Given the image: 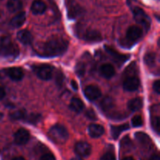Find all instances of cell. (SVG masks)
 I'll use <instances>...</instances> for the list:
<instances>
[{
    "label": "cell",
    "mask_w": 160,
    "mask_h": 160,
    "mask_svg": "<svg viewBox=\"0 0 160 160\" xmlns=\"http://www.w3.org/2000/svg\"><path fill=\"white\" fill-rule=\"evenodd\" d=\"M68 48V42L63 38H55L45 42L42 46V54L48 57H56L63 54Z\"/></svg>",
    "instance_id": "6da1fadb"
},
{
    "label": "cell",
    "mask_w": 160,
    "mask_h": 160,
    "mask_svg": "<svg viewBox=\"0 0 160 160\" xmlns=\"http://www.w3.org/2000/svg\"><path fill=\"white\" fill-rule=\"evenodd\" d=\"M20 50L18 46L9 37H2L0 38V56L6 59H15L19 56Z\"/></svg>",
    "instance_id": "7a4b0ae2"
},
{
    "label": "cell",
    "mask_w": 160,
    "mask_h": 160,
    "mask_svg": "<svg viewBox=\"0 0 160 160\" xmlns=\"http://www.w3.org/2000/svg\"><path fill=\"white\" fill-rule=\"evenodd\" d=\"M50 140L56 144H64L69 138V134L66 128L60 124H56L50 128L48 132Z\"/></svg>",
    "instance_id": "3957f363"
},
{
    "label": "cell",
    "mask_w": 160,
    "mask_h": 160,
    "mask_svg": "<svg viewBox=\"0 0 160 160\" xmlns=\"http://www.w3.org/2000/svg\"><path fill=\"white\" fill-rule=\"evenodd\" d=\"M133 15L135 21L142 25L146 31H148L151 27V19L146 14V12L140 7H134L133 9Z\"/></svg>",
    "instance_id": "277c9868"
},
{
    "label": "cell",
    "mask_w": 160,
    "mask_h": 160,
    "mask_svg": "<svg viewBox=\"0 0 160 160\" xmlns=\"http://www.w3.org/2000/svg\"><path fill=\"white\" fill-rule=\"evenodd\" d=\"M33 70L36 76L43 81H48L52 78L53 67L48 64H39L33 66Z\"/></svg>",
    "instance_id": "5b68a950"
},
{
    "label": "cell",
    "mask_w": 160,
    "mask_h": 160,
    "mask_svg": "<svg viewBox=\"0 0 160 160\" xmlns=\"http://www.w3.org/2000/svg\"><path fill=\"white\" fill-rule=\"evenodd\" d=\"M80 37L84 41L87 42H99L102 40V35L98 31L92 29H86L84 31H81L80 34Z\"/></svg>",
    "instance_id": "8992f818"
},
{
    "label": "cell",
    "mask_w": 160,
    "mask_h": 160,
    "mask_svg": "<svg viewBox=\"0 0 160 160\" xmlns=\"http://www.w3.org/2000/svg\"><path fill=\"white\" fill-rule=\"evenodd\" d=\"M74 151L76 154L80 157H88L92 153V147L88 142H80L75 145Z\"/></svg>",
    "instance_id": "52a82bcc"
},
{
    "label": "cell",
    "mask_w": 160,
    "mask_h": 160,
    "mask_svg": "<svg viewBox=\"0 0 160 160\" xmlns=\"http://www.w3.org/2000/svg\"><path fill=\"white\" fill-rule=\"evenodd\" d=\"M84 94L89 101H95L101 97L102 92L98 86L88 85L84 88Z\"/></svg>",
    "instance_id": "ba28073f"
},
{
    "label": "cell",
    "mask_w": 160,
    "mask_h": 160,
    "mask_svg": "<svg viewBox=\"0 0 160 160\" xmlns=\"http://www.w3.org/2000/svg\"><path fill=\"white\" fill-rule=\"evenodd\" d=\"M14 142L18 145H23L30 139V133L24 128H20L14 134Z\"/></svg>",
    "instance_id": "9c48e42d"
},
{
    "label": "cell",
    "mask_w": 160,
    "mask_h": 160,
    "mask_svg": "<svg viewBox=\"0 0 160 160\" xmlns=\"http://www.w3.org/2000/svg\"><path fill=\"white\" fill-rule=\"evenodd\" d=\"M140 86V81L137 77H128L124 80L123 84V89L127 92H134Z\"/></svg>",
    "instance_id": "30bf717a"
},
{
    "label": "cell",
    "mask_w": 160,
    "mask_h": 160,
    "mask_svg": "<svg viewBox=\"0 0 160 160\" xmlns=\"http://www.w3.org/2000/svg\"><path fill=\"white\" fill-rule=\"evenodd\" d=\"M105 48H106V51L107 52L108 54L113 59L115 62H118V63H124L128 59H129L130 56L126 54H121V53L118 52L115 49H113L112 47L105 46Z\"/></svg>",
    "instance_id": "8fae6325"
},
{
    "label": "cell",
    "mask_w": 160,
    "mask_h": 160,
    "mask_svg": "<svg viewBox=\"0 0 160 160\" xmlns=\"http://www.w3.org/2000/svg\"><path fill=\"white\" fill-rule=\"evenodd\" d=\"M142 29L138 26H131L127 31V38L130 42H137L142 37Z\"/></svg>",
    "instance_id": "7c38bea8"
},
{
    "label": "cell",
    "mask_w": 160,
    "mask_h": 160,
    "mask_svg": "<svg viewBox=\"0 0 160 160\" xmlns=\"http://www.w3.org/2000/svg\"><path fill=\"white\" fill-rule=\"evenodd\" d=\"M6 74L10 78L11 80L15 81H19L23 79V70L20 67H10L5 70Z\"/></svg>",
    "instance_id": "4fadbf2b"
},
{
    "label": "cell",
    "mask_w": 160,
    "mask_h": 160,
    "mask_svg": "<svg viewBox=\"0 0 160 160\" xmlns=\"http://www.w3.org/2000/svg\"><path fill=\"white\" fill-rule=\"evenodd\" d=\"M17 38L19 42L25 45H30L33 41L32 34L28 30H21V31H18L17 34Z\"/></svg>",
    "instance_id": "5bb4252c"
},
{
    "label": "cell",
    "mask_w": 160,
    "mask_h": 160,
    "mask_svg": "<svg viewBox=\"0 0 160 160\" xmlns=\"http://www.w3.org/2000/svg\"><path fill=\"white\" fill-rule=\"evenodd\" d=\"M105 132V129L102 125L92 123L88 127V134L93 138H100Z\"/></svg>",
    "instance_id": "9a60e30c"
},
{
    "label": "cell",
    "mask_w": 160,
    "mask_h": 160,
    "mask_svg": "<svg viewBox=\"0 0 160 160\" xmlns=\"http://www.w3.org/2000/svg\"><path fill=\"white\" fill-rule=\"evenodd\" d=\"M100 73H101L103 78L109 79V78H112L115 75L116 71L114 67L111 64L105 63L100 67Z\"/></svg>",
    "instance_id": "2e32d148"
},
{
    "label": "cell",
    "mask_w": 160,
    "mask_h": 160,
    "mask_svg": "<svg viewBox=\"0 0 160 160\" xmlns=\"http://www.w3.org/2000/svg\"><path fill=\"white\" fill-rule=\"evenodd\" d=\"M46 10V5L42 0H35L31 5V12L35 15H39L45 12Z\"/></svg>",
    "instance_id": "e0dca14e"
},
{
    "label": "cell",
    "mask_w": 160,
    "mask_h": 160,
    "mask_svg": "<svg viewBox=\"0 0 160 160\" xmlns=\"http://www.w3.org/2000/svg\"><path fill=\"white\" fill-rule=\"evenodd\" d=\"M25 20H26V13L24 12H20L12 17L10 21V25L14 28H20L24 23Z\"/></svg>",
    "instance_id": "ac0fdd59"
},
{
    "label": "cell",
    "mask_w": 160,
    "mask_h": 160,
    "mask_svg": "<svg viewBox=\"0 0 160 160\" xmlns=\"http://www.w3.org/2000/svg\"><path fill=\"white\" fill-rule=\"evenodd\" d=\"M84 102L79 98H73L70 103V109L73 112L79 113L84 109Z\"/></svg>",
    "instance_id": "d6986e66"
},
{
    "label": "cell",
    "mask_w": 160,
    "mask_h": 160,
    "mask_svg": "<svg viewBox=\"0 0 160 160\" xmlns=\"http://www.w3.org/2000/svg\"><path fill=\"white\" fill-rule=\"evenodd\" d=\"M143 106V102L140 98H134L130 100L128 103V108L131 112H137Z\"/></svg>",
    "instance_id": "ffe728a7"
},
{
    "label": "cell",
    "mask_w": 160,
    "mask_h": 160,
    "mask_svg": "<svg viewBox=\"0 0 160 160\" xmlns=\"http://www.w3.org/2000/svg\"><path fill=\"white\" fill-rule=\"evenodd\" d=\"M129 128V125L127 124V123L123 125H119V126H112L111 127V135H112V138L117 139L122 132L128 130Z\"/></svg>",
    "instance_id": "44dd1931"
},
{
    "label": "cell",
    "mask_w": 160,
    "mask_h": 160,
    "mask_svg": "<svg viewBox=\"0 0 160 160\" xmlns=\"http://www.w3.org/2000/svg\"><path fill=\"white\" fill-rule=\"evenodd\" d=\"M114 106V101L111 97L106 96L102 99L100 102V108L103 112H108Z\"/></svg>",
    "instance_id": "7402d4cb"
},
{
    "label": "cell",
    "mask_w": 160,
    "mask_h": 160,
    "mask_svg": "<svg viewBox=\"0 0 160 160\" xmlns=\"http://www.w3.org/2000/svg\"><path fill=\"white\" fill-rule=\"evenodd\" d=\"M6 7L9 12H16L22 9L23 2L21 0H9L6 4Z\"/></svg>",
    "instance_id": "603a6c76"
},
{
    "label": "cell",
    "mask_w": 160,
    "mask_h": 160,
    "mask_svg": "<svg viewBox=\"0 0 160 160\" xmlns=\"http://www.w3.org/2000/svg\"><path fill=\"white\" fill-rule=\"evenodd\" d=\"M134 136H135L136 139L138 141L139 143L142 144V145L147 146V145H149L150 144H151V138H150L149 136H148V134H145V133L137 132Z\"/></svg>",
    "instance_id": "cb8c5ba5"
},
{
    "label": "cell",
    "mask_w": 160,
    "mask_h": 160,
    "mask_svg": "<svg viewBox=\"0 0 160 160\" xmlns=\"http://www.w3.org/2000/svg\"><path fill=\"white\" fill-rule=\"evenodd\" d=\"M27 115L28 114L24 109H18L11 112L9 114V117L13 120H24Z\"/></svg>",
    "instance_id": "d4e9b609"
},
{
    "label": "cell",
    "mask_w": 160,
    "mask_h": 160,
    "mask_svg": "<svg viewBox=\"0 0 160 160\" xmlns=\"http://www.w3.org/2000/svg\"><path fill=\"white\" fill-rule=\"evenodd\" d=\"M144 61L145 63L148 67H152L155 66L156 62V55L154 52H148L145 54L144 57Z\"/></svg>",
    "instance_id": "484cf974"
},
{
    "label": "cell",
    "mask_w": 160,
    "mask_h": 160,
    "mask_svg": "<svg viewBox=\"0 0 160 160\" xmlns=\"http://www.w3.org/2000/svg\"><path fill=\"white\" fill-rule=\"evenodd\" d=\"M41 115L36 113H32L29 114V115H27L26 118H25L24 121L28 122V123H32V124H36V123H38L41 120Z\"/></svg>",
    "instance_id": "4316f807"
},
{
    "label": "cell",
    "mask_w": 160,
    "mask_h": 160,
    "mask_svg": "<svg viewBox=\"0 0 160 160\" xmlns=\"http://www.w3.org/2000/svg\"><path fill=\"white\" fill-rule=\"evenodd\" d=\"M151 123L153 130L156 131V134H159L160 128V119L159 116H154L151 118Z\"/></svg>",
    "instance_id": "83f0119b"
},
{
    "label": "cell",
    "mask_w": 160,
    "mask_h": 160,
    "mask_svg": "<svg viewBox=\"0 0 160 160\" xmlns=\"http://www.w3.org/2000/svg\"><path fill=\"white\" fill-rule=\"evenodd\" d=\"M131 123H132V126L134 127V128H140L143 125V119L139 115L134 116L132 120H131Z\"/></svg>",
    "instance_id": "f1b7e54d"
},
{
    "label": "cell",
    "mask_w": 160,
    "mask_h": 160,
    "mask_svg": "<svg viewBox=\"0 0 160 160\" xmlns=\"http://www.w3.org/2000/svg\"><path fill=\"white\" fill-rule=\"evenodd\" d=\"M75 71H76L77 75L78 77H82L84 76L85 73V65L83 62H78L75 68Z\"/></svg>",
    "instance_id": "f546056e"
},
{
    "label": "cell",
    "mask_w": 160,
    "mask_h": 160,
    "mask_svg": "<svg viewBox=\"0 0 160 160\" xmlns=\"http://www.w3.org/2000/svg\"><path fill=\"white\" fill-rule=\"evenodd\" d=\"M81 9H80V8H73L72 7L71 9H69L68 11V17H70V19H74L76 18L77 17H78V16H80V14H81Z\"/></svg>",
    "instance_id": "4dcf8cb0"
},
{
    "label": "cell",
    "mask_w": 160,
    "mask_h": 160,
    "mask_svg": "<svg viewBox=\"0 0 160 160\" xmlns=\"http://www.w3.org/2000/svg\"><path fill=\"white\" fill-rule=\"evenodd\" d=\"M85 116L87 117L88 119H89V120H97L96 114H95V111L92 109H89L86 111Z\"/></svg>",
    "instance_id": "1f68e13d"
},
{
    "label": "cell",
    "mask_w": 160,
    "mask_h": 160,
    "mask_svg": "<svg viewBox=\"0 0 160 160\" xmlns=\"http://www.w3.org/2000/svg\"><path fill=\"white\" fill-rule=\"evenodd\" d=\"M101 160H116V157L113 153L112 152H106L102 156Z\"/></svg>",
    "instance_id": "d6a6232c"
},
{
    "label": "cell",
    "mask_w": 160,
    "mask_h": 160,
    "mask_svg": "<svg viewBox=\"0 0 160 160\" xmlns=\"http://www.w3.org/2000/svg\"><path fill=\"white\" fill-rule=\"evenodd\" d=\"M40 160H56V157H55L52 153H46V154H44L43 156L40 158Z\"/></svg>",
    "instance_id": "836d02e7"
},
{
    "label": "cell",
    "mask_w": 160,
    "mask_h": 160,
    "mask_svg": "<svg viewBox=\"0 0 160 160\" xmlns=\"http://www.w3.org/2000/svg\"><path fill=\"white\" fill-rule=\"evenodd\" d=\"M153 90L158 95L160 93V81L159 80H157V81L153 83Z\"/></svg>",
    "instance_id": "e575fe53"
},
{
    "label": "cell",
    "mask_w": 160,
    "mask_h": 160,
    "mask_svg": "<svg viewBox=\"0 0 160 160\" xmlns=\"http://www.w3.org/2000/svg\"><path fill=\"white\" fill-rule=\"evenodd\" d=\"M6 95V92H5V90L2 87H0V100L2 99Z\"/></svg>",
    "instance_id": "d590c367"
},
{
    "label": "cell",
    "mask_w": 160,
    "mask_h": 160,
    "mask_svg": "<svg viewBox=\"0 0 160 160\" xmlns=\"http://www.w3.org/2000/svg\"><path fill=\"white\" fill-rule=\"evenodd\" d=\"M71 87L73 88V89H74V90H78V83H77L75 81H71Z\"/></svg>",
    "instance_id": "8d00e7d4"
},
{
    "label": "cell",
    "mask_w": 160,
    "mask_h": 160,
    "mask_svg": "<svg viewBox=\"0 0 160 160\" xmlns=\"http://www.w3.org/2000/svg\"><path fill=\"white\" fill-rule=\"evenodd\" d=\"M150 160H160V158L159 155H154V156L150 159Z\"/></svg>",
    "instance_id": "74e56055"
},
{
    "label": "cell",
    "mask_w": 160,
    "mask_h": 160,
    "mask_svg": "<svg viewBox=\"0 0 160 160\" xmlns=\"http://www.w3.org/2000/svg\"><path fill=\"white\" fill-rule=\"evenodd\" d=\"M12 160H26V159H25L23 157H20H20H16V158H14V159H12Z\"/></svg>",
    "instance_id": "f35d334b"
},
{
    "label": "cell",
    "mask_w": 160,
    "mask_h": 160,
    "mask_svg": "<svg viewBox=\"0 0 160 160\" xmlns=\"http://www.w3.org/2000/svg\"><path fill=\"white\" fill-rule=\"evenodd\" d=\"M122 160H134V158H132V157H126Z\"/></svg>",
    "instance_id": "ab89813d"
},
{
    "label": "cell",
    "mask_w": 160,
    "mask_h": 160,
    "mask_svg": "<svg viewBox=\"0 0 160 160\" xmlns=\"http://www.w3.org/2000/svg\"><path fill=\"white\" fill-rule=\"evenodd\" d=\"M2 119H3V113H2V112H0V121H1Z\"/></svg>",
    "instance_id": "60d3db41"
},
{
    "label": "cell",
    "mask_w": 160,
    "mask_h": 160,
    "mask_svg": "<svg viewBox=\"0 0 160 160\" xmlns=\"http://www.w3.org/2000/svg\"><path fill=\"white\" fill-rule=\"evenodd\" d=\"M71 160H83V159H81V158H79V157H77V158H73Z\"/></svg>",
    "instance_id": "b9f144b4"
}]
</instances>
